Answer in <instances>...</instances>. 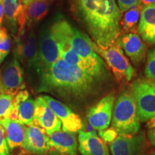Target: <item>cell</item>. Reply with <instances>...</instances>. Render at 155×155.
<instances>
[{
    "label": "cell",
    "mask_w": 155,
    "mask_h": 155,
    "mask_svg": "<svg viewBox=\"0 0 155 155\" xmlns=\"http://www.w3.org/2000/svg\"><path fill=\"white\" fill-rule=\"evenodd\" d=\"M32 124L42 128L48 134L60 131L61 129V121L42 96L38 97L35 100V114Z\"/></svg>",
    "instance_id": "obj_12"
},
{
    "label": "cell",
    "mask_w": 155,
    "mask_h": 155,
    "mask_svg": "<svg viewBox=\"0 0 155 155\" xmlns=\"http://www.w3.org/2000/svg\"><path fill=\"white\" fill-rule=\"evenodd\" d=\"M49 137L50 155H76L78 141L73 133L64 131H58Z\"/></svg>",
    "instance_id": "obj_16"
},
{
    "label": "cell",
    "mask_w": 155,
    "mask_h": 155,
    "mask_svg": "<svg viewBox=\"0 0 155 155\" xmlns=\"http://www.w3.org/2000/svg\"><path fill=\"white\" fill-rule=\"evenodd\" d=\"M147 136L150 143L155 147V119L147 121Z\"/></svg>",
    "instance_id": "obj_30"
},
{
    "label": "cell",
    "mask_w": 155,
    "mask_h": 155,
    "mask_svg": "<svg viewBox=\"0 0 155 155\" xmlns=\"http://www.w3.org/2000/svg\"><path fill=\"white\" fill-rule=\"evenodd\" d=\"M38 74L40 92L53 93L67 98L83 99L98 90L99 81L61 58Z\"/></svg>",
    "instance_id": "obj_1"
},
{
    "label": "cell",
    "mask_w": 155,
    "mask_h": 155,
    "mask_svg": "<svg viewBox=\"0 0 155 155\" xmlns=\"http://www.w3.org/2000/svg\"><path fill=\"white\" fill-rule=\"evenodd\" d=\"M4 17V7H3V0H0V26L3 21Z\"/></svg>",
    "instance_id": "obj_31"
},
{
    "label": "cell",
    "mask_w": 155,
    "mask_h": 155,
    "mask_svg": "<svg viewBox=\"0 0 155 155\" xmlns=\"http://www.w3.org/2000/svg\"><path fill=\"white\" fill-rule=\"evenodd\" d=\"M78 141V150L82 155H109L106 143L94 133L81 130Z\"/></svg>",
    "instance_id": "obj_19"
},
{
    "label": "cell",
    "mask_w": 155,
    "mask_h": 155,
    "mask_svg": "<svg viewBox=\"0 0 155 155\" xmlns=\"http://www.w3.org/2000/svg\"><path fill=\"white\" fill-rule=\"evenodd\" d=\"M147 61L145 67V75L155 82V49H151L147 52Z\"/></svg>",
    "instance_id": "obj_26"
},
{
    "label": "cell",
    "mask_w": 155,
    "mask_h": 155,
    "mask_svg": "<svg viewBox=\"0 0 155 155\" xmlns=\"http://www.w3.org/2000/svg\"><path fill=\"white\" fill-rule=\"evenodd\" d=\"M14 97L11 95L0 94V122L10 117L13 111Z\"/></svg>",
    "instance_id": "obj_24"
},
{
    "label": "cell",
    "mask_w": 155,
    "mask_h": 155,
    "mask_svg": "<svg viewBox=\"0 0 155 155\" xmlns=\"http://www.w3.org/2000/svg\"><path fill=\"white\" fill-rule=\"evenodd\" d=\"M4 14L12 33L14 35L25 28L27 24L25 7L21 0H3Z\"/></svg>",
    "instance_id": "obj_17"
},
{
    "label": "cell",
    "mask_w": 155,
    "mask_h": 155,
    "mask_svg": "<svg viewBox=\"0 0 155 155\" xmlns=\"http://www.w3.org/2000/svg\"><path fill=\"white\" fill-rule=\"evenodd\" d=\"M118 136H119V134L113 127L109 128V129L107 128L105 130L100 131V137L106 143L111 144L117 138Z\"/></svg>",
    "instance_id": "obj_27"
},
{
    "label": "cell",
    "mask_w": 155,
    "mask_h": 155,
    "mask_svg": "<svg viewBox=\"0 0 155 155\" xmlns=\"http://www.w3.org/2000/svg\"><path fill=\"white\" fill-rule=\"evenodd\" d=\"M72 49L91 68L94 76L99 80L106 74V65L102 58L95 51L91 39L78 29L73 28L71 36Z\"/></svg>",
    "instance_id": "obj_4"
},
{
    "label": "cell",
    "mask_w": 155,
    "mask_h": 155,
    "mask_svg": "<svg viewBox=\"0 0 155 155\" xmlns=\"http://www.w3.org/2000/svg\"><path fill=\"white\" fill-rule=\"evenodd\" d=\"M5 131V139L9 150L22 146L24 141L26 127L18 121L11 119H5L0 122Z\"/></svg>",
    "instance_id": "obj_21"
},
{
    "label": "cell",
    "mask_w": 155,
    "mask_h": 155,
    "mask_svg": "<svg viewBox=\"0 0 155 155\" xmlns=\"http://www.w3.org/2000/svg\"><path fill=\"white\" fill-rule=\"evenodd\" d=\"M111 120L112 127L119 135H134L139 132L141 121L132 92L126 91L119 95Z\"/></svg>",
    "instance_id": "obj_3"
},
{
    "label": "cell",
    "mask_w": 155,
    "mask_h": 155,
    "mask_svg": "<svg viewBox=\"0 0 155 155\" xmlns=\"http://www.w3.org/2000/svg\"><path fill=\"white\" fill-rule=\"evenodd\" d=\"M21 1H22V2L23 3L25 7H26V6L30 5V3H32L34 0H21Z\"/></svg>",
    "instance_id": "obj_33"
},
{
    "label": "cell",
    "mask_w": 155,
    "mask_h": 155,
    "mask_svg": "<svg viewBox=\"0 0 155 155\" xmlns=\"http://www.w3.org/2000/svg\"><path fill=\"white\" fill-rule=\"evenodd\" d=\"M140 121L155 119V82L149 78L137 79L132 84Z\"/></svg>",
    "instance_id": "obj_5"
},
{
    "label": "cell",
    "mask_w": 155,
    "mask_h": 155,
    "mask_svg": "<svg viewBox=\"0 0 155 155\" xmlns=\"http://www.w3.org/2000/svg\"><path fill=\"white\" fill-rule=\"evenodd\" d=\"M116 44L124 50L134 64L139 65L144 61L147 46L137 33L131 32L119 38Z\"/></svg>",
    "instance_id": "obj_18"
},
{
    "label": "cell",
    "mask_w": 155,
    "mask_h": 155,
    "mask_svg": "<svg viewBox=\"0 0 155 155\" xmlns=\"http://www.w3.org/2000/svg\"><path fill=\"white\" fill-rule=\"evenodd\" d=\"M75 3L95 44L102 49L115 45L121 33L122 14L116 0H75Z\"/></svg>",
    "instance_id": "obj_2"
},
{
    "label": "cell",
    "mask_w": 155,
    "mask_h": 155,
    "mask_svg": "<svg viewBox=\"0 0 155 155\" xmlns=\"http://www.w3.org/2000/svg\"><path fill=\"white\" fill-rule=\"evenodd\" d=\"M137 31L142 40L155 45V4L143 7Z\"/></svg>",
    "instance_id": "obj_20"
},
{
    "label": "cell",
    "mask_w": 155,
    "mask_h": 155,
    "mask_svg": "<svg viewBox=\"0 0 155 155\" xmlns=\"http://www.w3.org/2000/svg\"><path fill=\"white\" fill-rule=\"evenodd\" d=\"M38 1H43V2H48V1H50V0H38Z\"/></svg>",
    "instance_id": "obj_34"
},
{
    "label": "cell",
    "mask_w": 155,
    "mask_h": 155,
    "mask_svg": "<svg viewBox=\"0 0 155 155\" xmlns=\"http://www.w3.org/2000/svg\"><path fill=\"white\" fill-rule=\"evenodd\" d=\"M114 101V94H108L88 110L87 119L94 129L103 131L109 127L113 115Z\"/></svg>",
    "instance_id": "obj_10"
},
{
    "label": "cell",
    "mask_w": 155,
    "mask_h": 155,
    "mask_svg": "<svg viewBox=\"0 0 155 155\" xmlns=\"http://www.w3.org/2000/svg\"><path fill=\"white\" fill-rule=\"evenodd\" d=\"M0 155H11L5 139V131L0 124Z\"/></svg>",
    "instance_id": "obj_29"
},
{
    "label": "cell",
    "mask_w": 155,
    "mask_h": 155,
    "mask_svg": "<svg viewBox=\"0 0 155 155\" xmlns=\"http://www.w3.org/2000/svg\"><path fill=\"white\" fill-rule=\"evenodd\" d=\"M144 146V134L142 132L134 135H119L110 144L112 155H142Z\"/></svg>",
    "instance_id": "obj_15"
},
{
    "label": "cell",
    "mask_w": 155,
    "mask_h": 155,
    "mask_svg": "<svg viewBox=\"0 0 155 155\" xmlns=\"http://www.w3.org/2000/svg\"><path fill=\"white\" fill-rule=\"evenodd\" d=\"M25 88L23 70L17 58H12L0 69V94L15 96Z\"/></svg>",
    "instance_id": "obj_9"
},
{
    "label": "cell",
    "mask_w": 155,
    "mask_h": 155,
    "mask_svg": "<svg viewBox=\"0 0 155 155\" xmlns=\"http://www.w3.org/2000/svg\"><path fill=\"white\" fill-rule=\"evenodd\" d=\"M35 114V100L31 98L28 91L22 90L15 95L13 100V111L9 119L21 124H32Z\"/></svg>",
    "instance_id": "obj_13"
},
{
    "label": "cell",
    "mask_w": 155,
    "mask_h": 155,
    "mask_svg": "<svg viewBox=\"0 0 155 155\" xmlns=\"http://www.w3.org/2000/svg\"><path fill=\"white\" fill-rule=\"evenodd\" d=\"M15 58L26 65L28 68H34L38 54V44L32 27L27 25L15 35Z\"/></svg>",
    "instance_id": "obj_7"
},
{
    "label": "cell",
    "mask_w": 155,
    "mask_h": 155,
    "mask_svg": "<svg viewBox=\"0 0 155 155\" xmlns=\"http://www.w3.org/2000/svg\"><path fill=\"white\" fill-rule=\"evenodd\" d=\"M25 150L37 155H45L49 150V137L42 128L34 124L26 127L22 146Z\"/></svg>",
    "instance_id": "obj_14"
},
{
    "label": "cell",
    "mask_w": 155,
    "mask_h": 155,
    "mask_svg": "<svg viewBox=\"0 0 155 155\" xmlns=\"http://www.w3.org/2000/svg\"><path fill=\"white\" fill-rule=\"evenodd\" d=\"M42 98L61 121L63 131L75 134L82 130V120L71 108L49 96H42Z\"/></svg>",
    "instance_id": "obj_11"
},
{
    "label": "cell",
    "mask_w": 155,
    "mask_h": 155,
    "mask_svg": "<svg viewBox=\"0 0 155 155\" xmlns=\"http://www.w3.org/2000/svg\"><path fill=\"white\" fill-rule=\"evenodd\" d=\"M11 40L6 28L0 26V65L10 51Z\"/></svg>",
    "instance_id": "obj_25"
},
{
    "label": "cell",
    "mask_w": 155,
    "mask_h": 155,
    "mask_svg": "<svg viewBox=\"0 0 155 155\" xmlns=\"http://www.w3.org/2000/svg\"><path fill=\"white\" fill-rule=\"evenodd\" d=\"M94 48L95 51L104 58L118 81H130L134 76V69L117 44L102 49L94 43Z\"/></svg>",
    "instance_id": "obj_6"
},
{
    "label": "cell",
    "mask_w": 155,
    "mask_h": 155,
    "mask_svg": "<svg viewBox=\"0 0 155 155\" xmlns=\"http://www.w3.org/2000/svg\"><path fill=\"white\" fill-rule=\"evenodd\" d=\"M142 8L143 6L141 5L134 7L126 12L123 19L121 20V25L124 30L127 32H131L135 33Z\"/></svg>",
    "instance_id": "obj_23"
},
{
    "label": "cell",
    "mask_w": 155,
    "mask_h": 155,
    "mask_svg": "<svg viewBox=\"0 0 155 155\" xmlns=\"http://www.w3.org/2000/svg\"><path fill=\"white\" fill-rule=\"evenodd\" d=\"M61 58L59 46L51 29H45L39 38L38 54L34 69L41 72Z\"/></svg>",
    "instance_id": "obj_8"
},
{
    "label": "cell",
    "mask_w": 155,
    "mask_h": 155,
    "mask_svg": "<svg viewBox=\"0 0 155 155\" xmlns=\"http://www.w3.org/2000/svg\"><path fill=\"white\" fill-rule=\"evenodd\" d=\"M25 7V15L27 18V25L33 27L42 20L48 12V3L47 2L34 0L32 3Z\"/></svg>",
    "instance_id": "obj_22"
},
{
    "label": "cell",
    "mask_w": 155,
    "mask_h": 155,
    "mask_svg": "<svg viewBox=\"0 0 155 155\" xmlns=\"http://www.w3.org/2000/svg\"><path fill=\"white\" fill-rule=\"evenodd\" d=\"M141 4H144V5H150L155 4V0H141Z\"/></svg>",
    "instance_id": "obj_32"
},
{
    "label": "cell",
    "mask_w": 155,
    "mask_h": 155,
    "mask_svg": "<svg viewBox=\"0 0 155 155\" xmlns=\"http://www.w3.org/2000/svg\"><path fill=\"white\" fill-rule=\"evenodd\" d=\"M118 7L121 12H126L129 9L136 6L141 5V0H117Z\"/></svg>",
    "instance_id": "obj_28"
}]
</instances>
